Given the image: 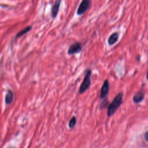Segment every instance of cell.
Wrapping results in <instances>:
<instances>
[{
	"mask_svg": "<svg viewBox=\"0 0 148 148\" xmlns=\"http://www.w3.org/2000/svg\"><path fill=\"white\" fill-rule=\"evenodd\" d=\"M144 97H145L144 92L142 91H139L134 95L132 99L135 103H139L143 99Z\"/></svg>",
	"mask_w": 148,
	"mask_h": 148,
	"instance_id": "7",
	"label": "cell"
},
{
	"mask_svg": "<svg viewBox=\"0 0 148 148\" xmlns=\"http://www.w3.org/2000/svg\"><path fill=\"white\" fill-rule=\"evenodd\" d=\"M145 138H146V140L148 142V131L145 134Z\"/></svg>",
	"mask_w": 148,
	"mask_h": 148,
	"instance_id": "12",
	"label": "cell"
},
{
	"mask_svg": "<svg viewBox=\"0 0 148 148\" xmlns=\"http://www.w3.org/2000/svg\"><path fill=\"white\" fill-rule=\"evenodd\" d=\"M146 78H147V80H148V70H147V75H146Z\"/></svg>",
	"mask_w": 148,
	"mask_h": 148,
	"instance_id": "13",
	"label": "cell"
},
{
	"mask_svg": "<svg viewBox=\"0 0 148 148\" xmlns=\"http://www.w3.org/2000/svg\"><path fill=\"white\" fill-rule=\"evenodd\" d=\"M82 50V45L80 43H75L72 45L68 50V53L69 55H73L80 53Z\"/></svg>",
	"mask_w": 148,
	"mask_h": 148,
	"instance_id": "4",
	"label": "cell"
},
{
	"mask_svg": "<svg viewBox=\"0 0 148 148\" xmlns=\"http://www.w3.org/2000/svg\"><path fill=\"white\" fill-rule=\"evenodd\" d=\"M76 122V120L75 117H72L69 122V127L70 128H73L75 125Z\"/></svg>",
	"mask_w": 148,
	"mask_h": 148,
	"instance_id": "11",
	"label": "cell"
},
{
	"mask_svg": "<svg viewBox=\"0 0 148 148\" xmlns=\"http://www.w3.org/2000/svg\"><path fill=\"white\" fill-rule=\"evenodd\" d=\"M31 29V26H29V27H27L25 28H24L23 29H22L21 31H20L19 32H18L16 36V38H20L21 37V36L24 35V34H25L27 32H28V31H29Z\"/></svg>",
	"mask_w": 148,
	"mask_h": 148,
	"instance_id": "10",
	"label": "cell"
},
{
	"mask_svg": "<svg viewBox=\"0 0 148 148\" xmlns=\"http://www.w3.org/2000/svg\"><path fill=\"white\" fill-rule=\"evenodd\" d=\"M61 2V0H56V1L54 2V3L52 6V8H51V16H52V17L55 18L57 16V15L58 13V11H59Z\"/></svg>",
	"mask_w": 148,
	"mask_h": 148,
	"instance_id": "6",
	"label": "cell"
},
{
	"mask_svg": "<svg viewBox=\"0 0 148 148\" xmlns=\"http://www.w3.org/2000/svg\"><path fill=\"white\" fill-rule=\"evenodd\" d=\"M13 100V94L11 90H8L5 95V103L10 104Z\"/></svg>",
	"mask_w": 148,
	"mask_h": 148,
	"instance_id": "9",
	"label": "cell"
},
{
	"mask_svg": "<svg viewBox=\"0 0 148 148\" xmlns=\"http://www.w3.org/2000/svg\"><path fill=\"white\" fill-rule=\"evenodd\" d=\"M91 5V0H82L77 10V14L81 15L89 8Z\"/></svg>",
	"mask_w": 148,
	"mask_h": 148,
	"instance_id": "3",
	"label": "cell"
},
{
	"mask_svg": "<svg viewBox=\"0 0 148 148\" xmlns=\"http://www.w3.org/2000/svg\"><path fill=\"white\" fill-rule=\"evenodd\" d=\"M9 148H14V147H9Z\"/></svg>",
	"mask_w": 148,
	"mask_h": 148,
	"instance_id": "14",
	"label": "cell"
},
{
	"mask_svg": "<svg viewBox=\"0 0 148 148\" xmlns=\"http://www.w3.org/2000/svg\"><path fill=\"white\" fill-rule=\"evenodd\" d=\"M109 83L108 80L106 79L104 81L102 84V86L101 87V93H100V97L101 98H103L107 95L109 91Z\"/></svg>",
	"mask_w": 148,
	"mask_h": 148,
	"instance_id": "5",
	"label": "cell"
},
{
	"mask_svg": "<svg viewBox=\"0 0 148 148\" xmlns=\"http://www.w3.org/2000/svg\"><path fill=\"white\" fill-rule=\"evenodd\" d=\"M119 36V35L117 32H114L112 34H111L108 40V44L109 45H112L114 44L118 40Z\"/></svg>",
	"mask_w": 148,
	"mask_h": 148,
	"instance_id": "8",
	"label": "cell"
},
{
	"mask_svg": "<svg viewBox=\"0 0 148 148\" xmlns=\"http://www.w3.org/2000/svg\"><path fill=\"white\" fill-rule=\"evenodd\" d=\"M91 70L88 69L85 75L84 79L80 86V88L79 90V92L80 94L83 93L90 87L91 84Z\"/></svg>",
	"mask_w": 148,
	"mask_h": 148,
	"instance_id": "2",
	"label": "cell"
},
{
	"mask_svg": "<svg viewBox=\"0 0 148 148\" xmlns=\"http://www.w3.org/2000/svg\"><path fill=\"white\" fill-rule=\"evenodd\" d=\"M123 94L122 92L119 93L114 98L111 103L109 105L108 109V116L109 117L112 116L120 106L122 103V98Z\"/></svg>",
	"mask_w": 148,
	"mask_h": 148,
	"instance_id": "1",
	"label": "cell"
}]
</instances>
